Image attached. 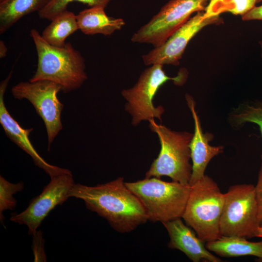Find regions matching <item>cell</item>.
<instances>
[{"label": "cell", "instance_id": "4", "mask_svg": "<svg viewBox=\"0 0 262 262\" xmlns=\"http://www.w3.org/2000/svg\"><path fill=\"white\" fill-rule=\"evenodd\" d=\"M191 187L182 218L203 243L216 240L221 236L220 221L225 194L207 175Z\"/></svg>", "mask_w": 262, "mask_h": 262}, {"label": "cell", "instance_id": "19", "mask_svg": "<svg viewBox=\"0 0 262 262\" xmlns=\"http://www.w3.org/2000/svg\"><path fill=\"white\" fill-rule=\"evenodd\" d=\"M262 0H209L204 13L205 17L219 16L224 12L243 16Z\"/></svg>", "mask_w": 262, "mask_h": 262}, {"label": "cell", "instance_id": "20", "mask_svg": "<svg viewBox=\"0 0 262 262\" xmlns=\"http://www.w3.org/2000/svg\"><path fill=\"white\" fill-rule=\"evenodd\" d=\"M229 120L236 128L246 123L256 124L262 136V101L255 100L241 104L230 113Z\"/></svg>", "mask_w": 262, "mask_h": 262}, {"label": "cell", "instance_id": "30", "mask_svg": "<svg viewBox=\"0 0 262 262\" xmlns=\"http://www.w3.org/2000/svg\"></svg>", "mask_w": 262, "mask_h": 262}, {"label": "cell", "instance_id": "7", "mask_svg": "<svg viewBox=\"0 0 262 262\" xmlns=\"http://www.w3.org/2000/svg\"><path fill=\"white\" fill-rule=\"evenodd\" d=\"M260 226L255 186L241 184L230 186L225 193L220 221L221 235L251 238L256 237Z\"/></svg>", "mask_w": 262, "mask_h": 262}, {"label": "cell", "instance_id": "9", "mask_svg": "<svg viewBox=\"0 0 262 262\" xmlns=\"http://www.w3.org/2000/svg\"><path fill=\"white\" fill-rule=\"evenodd\" d=\"M62 91L59 84L48 80L21 82L11 90L13 97L18 100L27 99L43 120L48 136V150L62 130L61 113L64 105L58 98Z\"/></svg>", "mask_w": 262, "mask_h": 262}, {"label": "cell", "instance_id": "15", "mask_svg": "<svg viewBox=\"0 0 262 262\" xmlns=\"http://www.w3.org/2000/svg\"><path fill=\"white\" fill-rule=\"evenodd\" d=\"M105 8L101 6H92L79 12L76 15L79 30L86 35H104L121 30L125 24L124 19L108 16Z\"/></svg>", "mask_w": 262, "mask_h": 262}, {"label": "cell", "instance_id": "26", "mask_svg": "<svg viewBox=\"0 0 262 262\" xmlns=\"http://www.w3.org/2000/svg\"><path fill=\"white\" fill-rule=\"evenodd\" d=\"M8 49L2 40L0 41V58H3L6 56Z\"/></svg>", "mask_w": 262, "mask_h": 262}, {"label": "cell", "instance_id": "10", "mask_svg": "<svg viewBox=\"0 0 262 262\" xmlns=\"http://www.w3.org/2000/svg\"><path fill=\"white\" fill-rule=\"evenodd\" d=\"M75 183L71 172L50 178V182L25 210L19 213H12L10 221L27 226L29 234L33 235L49 212L70 197Z\"/></svg>", "mask_w": 262, "mask_h": 262}, {"label": "cell", "instance_id": "16", "mask_svg": "<svg viewBox=\"0 0 262 262\" xmlns=\"http://www.w3.org/2000/svg\"><path fill=\"white\" fill-rule=\"evenodd\" d=\"M210 251L224 257L253 256L262 258V241L250 242L246 238L235 236H221L218 239L206 243Z\"/></svg>", "mask_w": 262, "mask_h": 262}, {"label": "cell", "instance_id": "1", "mask_svg": "<svg viewBox=\"0 0 262 262\" xmlns=\"http://www.w3.org/2000/svg\"><path fill=\"white\" fill-rule=\"evenodd\" d=\"M69 197L82 199L88 209L105 218L119 233L131 232L148 220L144 206L123 177L94 186L75 183Z\"/></svg>", "mask_w": 262, "mask_h": 262}, {"label": "cell", "instance_id": "14", "mask_svg": "<svg viewBox=\"0 0 262 262\" xmlns=\"http://www.w3.org/2000/svg\"><path fill=\"white\" fill-rule=\"evenodd\" d=\"M186 100L194 121V133L190 144L191 158L192 161V172L189 185L203 178L208 164L211 159L222 153V146H212L209 142L213 138V135L204 133L199 117L195 110V102L193 98L186 94Z\"/></svg>", "mask_w": 262, "mask_h": 262}, {"label": "cell", "instance_id": "5", "mask_svg": "<svg viewBox=\"0 0 262 262\" xmlns=\"http://www.w3.org/2000/svg\"><path fill=\"white\" fill-rule=\"evenodd\" d=\"M151 131L158 136L161 149L158 157L152 162L146 172L145 178L163 176L170 178L172 181L189 184L192 165L190 163V144L193 134L187 131H176L161 124L154 119L148 120Z\"/></svg>", "mask_w": 262, "mask_h": 262}, {"label": "cell", "instance_id": "25", "mask_svg": "<svg viewBox=\"0 0 262 262\" xmlns=\"http://www.w3.org/2000/svg\"><path fill=\"white\" fill-rule=\"evenodd\" d=\"M242 18L244 21L262 20V5L256 6L249 12L242 16Z\"/></svg>", "mask_w": 262, "mask_h": 262}, {"label": "cell", "instance_id": "6", "mask_svg": "<svg viewBox=\"0 0 262 262\" xmlns=\"http://www.w3.org/2000/svg\"><path fill=\"white\" fill-rule=\"evenodd\" d=\"M163 65L154 64L146 69L140 75L137 82L131 88L121 92L127 101L126 111L132 116L131 123L136 126L141 121L157 118L161 120L164 108L154 105L153 100L160 87L169 81L176 85H181L186 81L187 72L181 69L175 77L167 76Z\"/></svg>", "mask_w": 262, "mask_h": 262}, {"label": "cell", "instance_id": "12", "mask_svg": "<svg viewBox=\"0 0 262 262\" xmlns=\"http://www.w3.org/2000/svg\"><path fill=\"white\" fill-rule=\"evenodd\" d=\"M13 72L12 69L7 77L0 83V123L6 135L12 142L29 155L34 164L44 170L50 178L70 172L67 169L51 165L45 161L37 152L30 141L29 136L33 129L23 128L7 110L4 103V96Z\"/></svg>", "mask_w": 262, "mask_h": 262}, {"label": "cell", "instance_id": "17", "mask_svg": "<svg viewBox=\"0 0 262 262\" xmlns=\"http://www.w3.org/2000/svg\"><path fill=\"white\" fill-rule=\"evenodd\" d=\"M51 0H0V33L3 34L25 16L43 10Z\"/></svg>", "mask_w": 262, "mask_h": 262}, {"label": "cell", "instance_id": "24", "mask_svg": "<svg viewBox=\"0 0 262 262\" xmlns=\"http://www.w3.org/2000/svg\"><path fill=\"white\" fill-rule=\"evenodd\" d=\"M261 158V164L258 174V181L255 186L258 205V220L260 225L262 224V155Z\"/></svg>", "mask_w": 262, "mask_h": 262}, {"label": "cell", "instance_id": "27", "mask_svg": "<svg viewBox=\"0 0 262 262\" xmlns=\"http://www.w3.org/2000/svg\"><path fill=\"white\" fill-rule=\"evenodd\" d=\"M256 237H262V224L260 225L258 229Z\"/></svg>", "mask_w": 262, "mask_h": 262}, {"label": "cell", "instance_id": "21", "mask_svg": "<svg viewBox=\"0 0 262 262\" xmlns=\"http://www.w3.org/2000/svg\"><path fill=\"white\" fill-rule=\"evenodd\" d=\"M24 187L22 182L13 183L0 176V221L3 226L4 216L3 212L6 210H15L17 201L13 196L22 191Z\"/></svg>", "mask_w": 262, "mask_h": 262}, {"label": "cell", "instance_id": "13", "mask_svg": "<svg viewBox=\"0 0 262 262\" xmlns=\"http://www.w3.org/2000/svg\"><path fill=\"white\" fill-rule=\"evenodd\" d=\"M181 218L162 223L170 238L168 247L180 250L193 262H222L207 249L194 229Z\"/></svg>", "mask_w": 262, "mask_h": 262}, {"label": "cell", "instance_id": "29", "mask_svg": "<svg viewBox=\"0 0 262 262\" xmlns=\"http://www.w3.org/2000/svg\"><path fill=\"white\" fill-rule=\"evenodd\" d=\"M256 260L257 262H262V258H261V259L257 258Z\"/></svg>", "mask_w": 262, "mask_h": 262}, {"label": "cell", "instance_id": "28", "mask_svg": "<svg viewBox=\"0 0 262 262\" xmlns=\"http://www.w3.org/2000/svg\"><path fill=\"white\" fill-rule=\"evenodd\" d=\"M259 43V44H260V47H261V57L262 58V41H260Z\"/></svg>", "mask_w": 262, "mask_h": 262}, {"label": "cell", "instance_id": "23", "mask_svg": "<svg viewBox=\"0 0 262 262\" xmlns=\"http://www.w3.org/2000/svg\"><path fill=\"white\" fill-rule=\"evenodd\" d=\"M32 248L34 256V262H46L44 251V240L41 230L37 231L33 235Z\"/></svg>", "mask_w": 262, "mask_h": 262}, {"label": "cell", "instance_id": "3", "mask_svg": "<svg viewBox=\"0 0 262 262\" xmlns=\"http://www.w3.org/2000/svg\"><path fill=\"white\" fill-rule=\"evenodd\" d=\"M125 185L142 204L148 220L162 223L182 218L191 188L189 184L156 177L125 182Z\"/></svg>", "mask_w": 262, "mask_h": 262}, {"label": "cell", "instance_id": "22", "mask_svg": "<svg viewBox=\"0 0 262 262\" xmlns=\"http://www.w3.org/2000/svg\"><path fill=\"white\" fill-rule=\"evenodd\" d=\"M112 0H51L38 14L42 19L51 20L61 12L67 10L68 4L73 1H78L87 4L90 7L101 6L106 7Z\"/></svg>", "mask_w": 262, "mask_h": 262}, {"label": "cell", "instance_id": "2", "mask_svg": "<svg viewBox=\"0 0 262 262\" xmlns=\"http://www.w3.org/2000/svg\"><path fill=\"white\" fill-rule=\"evenodd\" d=\"M30 36L37 55L36 70L30 81L48 80L60 85L67 93L79 89L87 79L85 60L70 43L62 47L47 43L39 32L32 29Z\"/></svg>", "mask_w": 262, "mask_h": 262}, {"label": "cell", "instance_id": "8", "mask_svg": "<svg viewBox=\"0 0 262 262\" xmlns=\"http://www.w3.org/2000/svg\"><path fill=\"white\" fill-rule=\"evenodd\" d=\"M209 0H171L132 35L134 43H147L154 48L164 44L195 12L205 10Z\"/></svg>", "mask_w": 262, "mask_h": 262}, {"label": "cell", "instance_id": "18", "mask_svg": "<svg viewBox=\"0 0 262 262\" xmlns=\"http://www.w3.org/2000/svg\"><path fill=\"white\" fill-rule=\"evenodd\" d=\"M41 34L42 38L51 45L62 47L66 44V39L79 30L76 15L66 10L51 20Z\"/></svg>", "mask_w": 262, "mask_h": 262}, {"label": "cell", "instance_id": "11", "mask_svg": "<svg viewBox=\"0 0 262 262\" xmlns=\"http://www.w3.org/2000/svg\"><path fill=\"white\" fill-rule=\"evenodd\" d=\"M223 19L219 16L205 17L198 12L178 29L162 45L154 48L142 56L146 66L154 64L178 66L189 42L203 28L212 24H220Z\"/></svg>", "mask_w": 262, "mask_h": 262}]
</instances>
